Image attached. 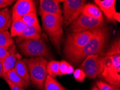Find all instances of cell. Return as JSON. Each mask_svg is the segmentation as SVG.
Instances as JSON below:
<instances>
[{
	"instance_id": "d6a6232c",
	"label": "cell",
	"mask_w": 120,
	"mask_h": 90,
	"mask_svg": "<svg viewBox=\"0 0 120 90\" xmlns=\"http://www.w3.org/2000/svg\"><path fill=\"white\" fill-rule=\"evenodd\" d=\"M92 90H99V89L97 87V86H95V85H94L93 87H92Z\"/></svg>"
},
{
	"instance_id": "1f68e13d",
	"label": "cell",
	"mask_w": 120,
	"mask_h": 90,
	"mask_svg": "<svg viewBox=\"0 0 120 90\" xmlns=\"http://www.w3.org/2000/svg\"><path fill=\"white\" fill-rule=\"evenodd\" d=\"M2 73H3L2 64L1 61H0V77H2Z\"/></svg>"
},
{
	"instance_id": "2e32d148",
	"label": "cell",
	"mask_w": 120,
	"mask_h": 90,
	"mask_svg": "<svg viewBox=\"0 0 120 90\" xmlns=\"http://www.w3.org/2000/svg\"><path fill=\"white\" fill-rule=\"evenodd\" d=\"M11 11L8 8L0 10V31L8 30L11 23Z\"/></svg>"
},
{
	"instance_id": "8992f818",
	"label": "cell",
	"mask_w": 120,
	"mask_h": 90,
	"mask_svg": "<svg viewBox=\"0 0 120 90\" xmlns=\"http://www.w3.org/2000/svg\"><path fill=\"white\" fill-rule=\"evenodd\" d=\"M92 36L91 30L68 34L65 45L64 52L67 58L81 49Z\"/></svg>"
},
{
	"instance_id": "f546056e",
	"label": "cell",
	"mask_w": 120,
	"mask_h": 90,
	"mask_svg": "<svg viewBox=\"0 0 120 90\" xmlns=\"http://www.w3.org/2000/svg\"><path fill=\"white\" fill-rule=\"evenodd\" d=\"M5 81L7 82V83L8 84V86H9V88L11 90H24L22 89H21V87H19V86L15 85L13 83H12L11 82H10L9 80L7 79H4Z\"/></svg>"
},
{
	"instance_id": "9c48e42d",
	"label": "cell",
	"mask_w": 120,
	"mask_h": 90,
	"mask_svg": "<svg viewBox=\"0 0 120 90\" xmlns=\"http://www.w3.org/2000/svg\"><path fill=\"white\" fill-rule=\"evenodd\" d=\"M63 2V22L67 27L81 14L83 7L86 4V1L65 0Z\"/></svg>"
},
{
	"instance_id": "e0dca14e",
	"label": "cell",
	"mask_w": 120,
	"mask_h": 90,
	"mask_svg": "<svg viewBox=\"0 0 120 90\" xmlns=\"http://www.w3.org/2000/svg\"><path fill=\"white\" fill-rule=\"evenodd\" d=\"M81 14L90 16L98 20H103L100 9L97 5L91 3H87L85 4L82 10Z\"/></svg>"
},
{
	"instance_id": "cb8c5ba5",
	"label": "cell",
	"mask_w": 120,
	"mask_h": 90,
	"mask_svg": "<svg viewBox=\"0 0 120 90\" xmlns=\"http://www.w3.org/2000/svg\"><path fill=\"white\" fill-rule=\"evenodd\" d=\"M73 67L67 62L65 60H61V62H59V75L69 74L73 72Z\"/></svg>"
},
{
	"instance_id": "4dcf8cb0",
	"label": "cell",
	"mask_w": 120,
	"mask_h": 90,
	"mask_svg": "<svg viewBox=\"0 0 120 90\" xmlns=\"http://www.w3.org/2000/svg\"><path fill=\"white\" fill-rule=\"evenodd\" d=\"M120 13L119 12H116L114 14L113 16H112V20H113V21H116L120 22Z\"/></svg>"
},
{
	"instance_id": "3957f363",
	"label": "cell",
	"mask_w": 120,
	"mask_h": 90,
	"mask_svg": "<svg viewBox=\"0 0 120 90\" xmlns=\"http://www.w3.org/2000/svg\"><path fill=\"white\" fill-rule=\"evenodd\" d=\"M28 67L30 82L38 90H44V85L48 73V61L43 57L25 58L23 59Z\"/></svg>"
},
{
	"instance_id": "7a4b0ae2",
	"label": "cell",
	"mask_w": 120,
	"mask_h": 90,
	"mask_svg": "<svg viewBox=\"0 0 120 90\" xmlns=\"http://www.w3.org/2000/svg\"><path fill=\"white\" fill-rule=\"evenodd\" d=\"M43 28L50 37L52 43L59 51L63 34L62 15L42 14L41 15Z\"/></svg>"
},
{
	"instance_id": "8fae6325",
	"label": "cell",
	"mask_w": 120,
	"mask_h": 90,
	"mask_svg": "<svg viewBox=\"0 0 120 90\" xmlns=\"http://www.w3.org/2000/svg\"><path fill=\"white\" fill-rule=\"evenodd\" d=\"M20 58L21 57L17 52L16 46L14 44L9 47V51L8 55L1 61L3 67L2 77L3 79L5 78L8 71L14 69L16 61Z\"/></svg>"
},
{
	"instance_id": "6da1fadb",
	"label": "cell",
	"mask_w": 120,
	"mask_h": 90,
	"mask_svg": "<svg viewBox=\"0 0 120 90\" xmlns=\"http://www.w3.org/2000/svg\"><path fill=\"white\" fill-rule=\"evenodd\" d=\"M92 36L82 48L67 57L74 64H78L90 55H103L108 38L109 31L106 27H101L91 30Z\"/></svg>"
},
{
	"instance_id": "5bb4252c",
	"label": "cell",
	"mask_w": 120,
	"mask_h": 90,
	"mask_svg": "<svg viewBox=\"0 0 120 90\" xmlns=\"http://www.w3.org/2000/svg\"><path fill=\"white\" fill-rule=\"evenodd\" d=\"M41 27L26 26L21 35L18 37L19 41L24 39H41Z\"/></svg>"
},
{
	"instance_id": "5b68a950",
	"label": "cell",
	"mask_w": 120,
	"mask_h": 90,
	"mask_svg": "<svg viewBox=\"0 0 120 90\" xmlns=\"http://www.w3.org/2000/svg\"><path fill=\"white\" fill-rule=\"evenodd\" d=\"M100 76L110 85L120 86V55L105 56L104 69Z\"/></svg>"
},
{
	"instance_id": "603a6c76",
	"label": "cell",
	"mask_w": 120,
	"mask_h": 90,
	"mask_svg": "<svg viewBox=\"0 0 120 90\" xmlns=\"http://www.w3.org/2000/svg\"><path fill=\"white\" fill-rule=\"evenodd\" d=\"M26 26L39 27V24L36 13H30L23 16L21 18Z\"/></svg>"
},
{
	"instance_id": "52a82bcc",
	"label": "cell",
	"mask_w": 120,
	"mask_h": 90,
	"mask_svg": "<svg viewBox=\"0 0 120 90\" xmlns=\"http://www.w3.org/2000/svg\"><path fill=\"white\" fill-rule=\"evenodd\" d=\"M80 69L83 71L86 77L95 79L100 76L104 69V57L100 55L89 56L85 59Z\"/></svg>"
},
{
	"instance_id": "7402d4cb",
	"label": "cell",
	"mask_w": 120,
	"mask_h": 90,
	"mask_svg": "<svg viewBox=\"0 0 120 90\" xmlns=\"http://www.w3.org/2000/svg\"><path fill=\"white\" fill-rule=\"evenodd\" d=\"M59 62L57 60H51L48 62L46 65V71L49 76L52 77H55L59 76Z\"/></svg>"
},
{
	"instance_id": "277c9868",
	"label": "cell",
	"mask_w": 120,
	"mask_h": 90,
	"mask_svg": "<svg viewBox=\"0 0 120 90\" xmlns=\"http://www.w3.org/2000/svg\"><path fill=\"white\" fill-rule=\"evenodd\" d=\"M17 43L19 51L26 56L48 58L50 56L48 47L42 39L22 40Z\"/></svg>"
},
{
	"instance_id": "ac0fdd59",
	"label": "cell",
	"mask_w": 120,
	"mask_h": 90,
	"mask_svg": "<svg viewBox=\"0 0 120 90\" xmlns=\"http://www.w3.org/2000/svg\"><path fill=\"white\" fill-rule=\"evenodd\" d=\"M4 79H7L13 83L15 85H17L21 89L24 90L29 87V85L25 82V80L22 78L17 73L15 72V70L13 69L8 71Z\"/></svg>"
},
{
	"instance_id": "d4e9b609",
	"label": "cell",
	"mask_w": 120,
	"mask_h": 90,
	"mask_svg": "<svg viewBox=\"0 0 120 90\" xmlns=\"http://www.w3.org/2000/svg\"><path fill=\"white\" fill-rule=\"evenodd\" d=\"M115 55H120V41L119 38L112 43L105 54V56H112Z\"/></svg>"
},
{
	"instance_id": "30bf717a",
	"label": "cell",
	"mask_w": 120,
	"mask_h": 90,
	"mask_svg": "<svg viewBox=\"0 0 120 90\" xmlns=\"http://www.w3.org/2000/svg\"><path fill=\"white\" fill-rule=\"evenodd\" d=\"M30 13H36V5L32 0H19L14 4L11 12L12 22L21 20L23 16Z\"/></svg>"
},
{
	"instance_id": "ffe728a7",
	"label": "cell",
	"mask_w": 120,
	"mask_h": 90,
	"mask_svg": "<svg viewBox=\"0 0 120 90\" xmlns=\"http://www.w3.org/2000/svg\"><path fill=\"white\" fill-rule=\"evenodd\" d=\"M44 90H66L55 78L48 75L44 85Z\"/></svg>"
},
{
	"instance_id": "f1b7e54d",
	"label": "cell",
	"mask_w": 120,
	"mask_h": 90,
	"mask_svg": "<svg viewBox=\"0 0 120 90\" xmlns=\"http://www.w3.org/2000/svg\"><path fill=\"white\" fill-rule=\"evenodd\" d=\"M14 2L13 0H0V8H5L11 5Z\"/></svg>"
},
{
	"instance_id": "4fadbf2b",
	"label": "cell",
	"mask_w": 120,
	"mask_h": 90,
	"mask_svg": "<svg viewBox=\"0 0 120 90\" xmlns=\"http://www.w3.org/2000/svg\"><path fill=\"white\" fill-rule=\"evenodd\" d=\"M94 2L104 13L107 19L113 21L112 16L116 12L115 0H95Z\"/></svg>"
},
{
	"instance_id": "ba28073f",
	"label": "cell",
	"mask_w": 120,
	"mask_h": 90,
	"mask_svg": "<svg viewBox=\"0 0 120 90\" xmlns=\"http://www.w3.org/2000/svg\"><path fill=\"white\" fill-rule=\"evenodd\" d=\"M103 20H98L90 16L80 14L70 24L71 32L77 33L93 30L103 27Z\"/></svg>"
},
{
	"instance_id": "7c38bea8",
	"label": "cell",
	"mask_w": 120,
	"mask_h": 90,
	"mask_svg": "<svg viewBox=\"0 0 120 90\" xmlns=\"http://www.w3.org/2000/svg\"><path fill=\"white\" fill-rule=\"evenodd\" d=\"M64 2L61 0H41L39 5V14L61 15L59 3Z\"/></svg>"
},
{
	"instance_id": "d6986e66",
	"label": "cell",
	"mask_w": 120,
	"mask_h": 90,
	"mask_svg": "<svg viewBox=\"0 0 120 90\" xmlns=\"http://www.w3.org/2000/svg\"><path fill=\"white\" fill-rule=\"evenodd\" d=\"M26 27V24L22 20L11 22L10 31V36H11V37L20 36Z\"/></svg>"
},
{
	"instance_id": "4316f807",
	"label": "cell",
	"mask_w": 120,
	"mask_h": 90,
	"mask_svg": "<svg viewBox=\"0 0 120 90\" xmlns=\"http://www.w3.org/2000/svg\"><path fill=\"white\" fill-rule=\"evenodd\" d=\"M73 73L74 78L77 81L79 82H82L84 81L86 75L83 72V71L81 70L80 69H76Z\"/></svg>"
},
{
	"instance_id": "44dd1931",
	"label": "cell",
	"mask_w": 120,
	"mask_h": 90,
	"mask_svg": "<svg viewBox=\"0 0 120 90\" xmlns=\"http://www.w3.org/2000/svg\"><path fill=\"white\" fill-rule=\"evenodd\" d=\"M14 44V41L8 30L0 31V47H9Z\"/></svg>"
},
{
	"instance_id": "484cf974",
	"label": "cell",
	"mask_w": 120,
	"mask_h": 90,
	"mask_svg": "<svg viewBox=\"0 0 120 90\" xmlns=\"http://www.w3.org/2000/svg\"><path fill=\"white\" fill-rule=\"evenodd\" d=\"M96 84V86L99 90H120L119 88L116 86L107 84L101 80L98 81Z\"/></svg>"
},
{
	"instance_id": "9a60e30c",
	"label": "cell",
	"mask_w": 120,
	"mask_h": 90,
	"mask_svg": "<svg viewBox=\"0 0 120 90\" xmlns=\"http://www.w3.org/2000/svg\"><path fill=\"white\" fill-rule=\"evenodd\" d=\"M15 72L17 73L19 76L25 80V82L28 84L30 85V78L29 75L28 67L23 59H19L16 62L14 69Z\"/></svg>"
},
{
	"instance_id": "83f0119b",
	"label": "cell",
	"mask_w": 120,
	"mask_h": 90,
	"mask_svg": "<svg viewBox=\"0 0 120 90\" xmlns=\"http://www.w3.org/2000/svg\"><path fill=\"white\" fill-rule=\"evenodd\" d=\"M9 47H0V61H2L9 54Z\"/></svg>"
}]
</instances>
